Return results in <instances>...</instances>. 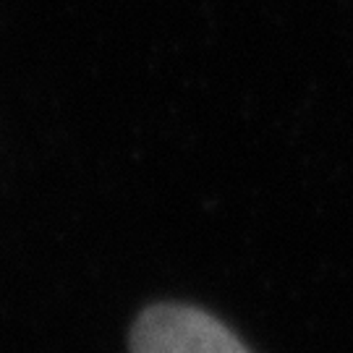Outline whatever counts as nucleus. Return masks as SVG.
<instances>
[{
  "instance_id": "f257e3e1",
  "label": "nucleus",
  "mask_w": 353,
  "mask_h": 353,
  "mask_svg": "<svg viewBox=\"0 0 353 353\" xmlns=\"http://www.w3.org/2000/svg\"><path fill=\"white\" fill-rule=\"evenodd\" d=\"M131 353H249L214 316L191 306H150L131 330Z\"/></svg>"
}]
</instances>
